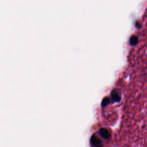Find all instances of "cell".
I'll list each match as a JSON object with an SVG mask.
<instances>
[{"instance_id": "obj_3", "label": "cell", "mask_w": 147, "mask_h": 147, "mask_svg": "<svg viewBox=\"0 0 147 147\" xmlns=\"http://www.w3.org/2000/svg\"><path fill=\"white\" fill-rule=\"evenodd\" d=\"M92 144L96 147H100L101 142L97 137H93L92 138Z\"/></svg>"}, {"instance_id": "obj_1", "label": "cell", "mask_w": 147, "mask_h": 147, "mask_svg": "<svg viewBox=\"0 0 147 147\" xmlns=\"http://www.w3.org/2000/svg\"><path fill=\"white\" fill-rule=\"evenodd\" d=\"M111 98L114 102H118L121 99V95L117 91H113L111 93Z\"/></svg>"}, {"instance_id": "obj_2", "label": "cell", "mask_w": 147, "mask_h": 147, "mask_svg": "<svg viewBox=\"0 0 147 147\" xmlns=\"http://www.w3.org/2000/svg\"><path fill=\"white\" fill-rule=\"evenodd\" d=\"M100 135L102 137H103L104 138H109L110 136V133L109 131H107L106 129L102 128L100 130Z\"/></svg>"}]
</instances>
